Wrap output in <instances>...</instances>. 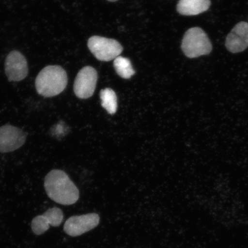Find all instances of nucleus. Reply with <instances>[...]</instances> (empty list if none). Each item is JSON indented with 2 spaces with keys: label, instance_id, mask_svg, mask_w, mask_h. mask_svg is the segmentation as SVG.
I'll return each mask as SVG.
<instances>
[{
  "label": "nucleus",
  "instance_id": "obj_1",
  "mask_svg": "<svg viewBox=\"0 0 248 248\" xmlns=\"http://www.w3.org/2000/svg\"><path fill=\"white\" fill-rule=\"evenodd\" d=\"M45 188L51 200L63 205H71L79 199L78 189L62 170H53L46 175Z\"/></svg>",
  "mask_w": 248,
  "mask_h": 248
},
{
  "label": "nucleus",
  "instance_id": "obj_2",
  "mask_svg": "<svg viewBox=\"0 0 248 248\" xmlns=\"http://www.w3.org/2000/svg\"><path fill=\"white\" fill-rule=\"evenodd\" d=\"M68 78L66 71L58 65H52L40 71L35 80L38 94L45 97L58 95L66 89Z\"/></svg>",
  "mask_w": 248,
  "mask_h": 248
},
{
  "label": "nucleus",
  "instance_id": "obj_3",
  "mask_svg": "<svg viewBox=\"0 0 248 248\" xmlns=\"http://www.w3.org/2000/svg\"><path fill=\"white\" fill-rule=\"evenodd\" d=\"M181 47L186 57L189 58L208 55L213 48L208 36L200 27L191 28L186 31Z\"/></svg>",
  "mask_w": 248,
  "mask_h": 248
},
{
  "label": "nucleus",
  "instance_id": "obj_4",
  "mask_svg": "<svg viewBox=\"0 0 248 248\" xmlns=\"http://www.w3.org/2000/svg\"><path fill=\"white\" fill-rule=\"evenodd\" d=\"M88 47L99 61L108 62L119 57L123 48L116 40L94 36L88 40Z\"/></svg>",
  "mask_w": 248,
  "mask_h": 248
},
{
  "label": "nucleus",
  "instance_id": "obj_5",
  "mask_svg": "<svg viewBox=\"0 0 248 248\" xmlns=\"http://www.w3.org/2000/svg\"><path fill=\"white\" fill-rule=\"evenodd\" d=\"M97 79V72L94 68L86 66L80 70L74 85L77 97L80 99L91 97L95 92Z\"/></svg>",
  "mask_w": 248,
  "mask_h": 248
},
{
  "label": "nucleus",
  "instance_id": "obj_6",
  "mask_svg": "<svg viewBox=\"0 0 248 248\" xmlns=\"http://www.w3.org/2000/svg\"><path fill=\"white\" fill-rule=\"evenodd\" d=\"M100 220L96 213L71 217L65 222L64 231L70 236H79L97 227Z\"/></svg>",
  "mask_w": 248,
  "mask_h": 248
},
{
  "label": "nucleus",
  "instance_id": "obj_7",
  "mask_svg": "<svg viewBox=\"0 0 248 248\" xmlns=\"http://www.w3.org/2000/svg\"><path fill=\"white\" fill-rule=\"evenodd\" d=\"M27 134L20 128L10 125L0 127V153H11L22 147Z\"/></svg>",
  "mask_w": 248,
  "mask_h": 248
},
{
  "label": "nucleus",
  "instance_id": "obj_8",
  "mask_svg": "<svg viewBox=\"0 0 248 248\" xmlns=\"http://www.w3.org/2000/svg\"><path fill=\"white\" fill-rule=\"evenodd\" d=\"M5 71L9 81L18 82L26 78L29 73L26 57L19 51H11L6 58Z\"/></svg>",
  "mask_w": 248,
  "mask_h": 248
},
{
  "label": "nucleus",
  "instance_id": "obj_9",
  "mask_svg": "<svg viewBox=\"0 0 248 248\" xmlns=\"http://www.w3.org/2000/svg\"><path fill=\"white\" fill-rule=\"evenodd\" d=\"M63 220L62 210L57 207L49 209L43 214L35 217L31 224L32 232L36 235H40L47 231L49 226L57 227Z\"/></svg>",
  "mask_w": 248,
  "mask_h": 248
},
{
  "label": "nucleus",
  "instance_id": "obj_10",
  "mask_svg": "<svg viewBox=\"0 0 248 248\" xmlns=\"http://www.w3.org/2000/svg\"><path fill=\"white\" fill-rule=\"evenodd\" d=\"M225 46L229 51L236 54L248 47V23L241 22L236 24L226 39Z\"/></svg>",
  "mask_w": 248,
  "mask_h": 248
},
{
  "label": "nucleus",
  "instance_id": "obj_11",
  "mask_svg": "<svg viewBox=\"0 0 248 248\" xmlns=\"http://www.w3.org/2000/svg\"><path fill=\"white\" fill-rule=\"evenodd\" d=\"M210 5V0H179L176 8L182 15L195 16L207 11Z\"/></svg>",
  "mask_w": 248,
  "mask_h": 248
},
{
  "label": "nucleus",
  "instance_id": "obj_12",
  "mask_svg": "<svg viewBox=\"0 0 248 248\" xmlns=\"http://www.w3.org/2000/svg\"><path fill=\"white\" fill-rule=\"evenodd\" d=\"M101 105L108 113L114 114L117 109V98L116 93L112 89L106 88L100 92Z\"/></svg>",
  "mask_w": 248,
  "mask_h": 248
},
{
  "label": "nucleus",
  "instance_id": "obj_13",
  "mask_svg": "<svg viewBox=\"0 0 248 248\" xmlns=\"http://www.w3.org/2000/svg\"><path fill=\"white\" fill-rule=\"evenodd\" d=\"M114 67L118 75L124 79H129L135 74L131 62L128 58L120 56L117 57L114 60Z\"/></svg>",
  "mask_w": 248,
  "mask_h": 248
},
{
  "label": "nucleus",
  "instance_id": "obj_14",
  "mask_svg": "<svg viewBox=\"0 0 248 248\" xmlns=\"http://www.w3.org/2000/svg\"><path fill=\"white\" fill-rule=\"evenodd\" d=\"M108 1H110V2H115V1H118V0H108Z\"/></svg>",
  "mask_w": 248,
  "mask_h": 248
}]
</instances>
